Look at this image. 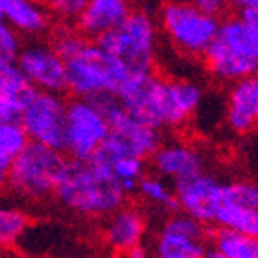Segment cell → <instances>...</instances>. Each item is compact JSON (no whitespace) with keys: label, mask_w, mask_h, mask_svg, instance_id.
<instances>
[{"label":"cell","mask_w":258,"mask_h":258,"mask_svg":"<svg viewBox=\"0 0 258 258\" xmlns=\"http://www.w3.org/2000/svg\"><path fill=\"white\" fill-rule=\"evenodd\" d=\"M54 196L63 207L89 218L113 214L125 201L109 164L94 155L85 161L69 159L64 162Z\"/></svg>","instance_id":"6da1fadb"},{"label":"cell","mask_w":258,"mask_h":258,"mask_svg":"<svg viewBox=\"0 0 258 258\" xmlns=\"http://www.w3.org/2000/svg\"><path fill=\"white\" fill-rule=\"evenodd\" d=\"M203 57L210 74L221 81L254 76L258 69V26L247 24L240 17L220 22Z\"/></svg>","instance_id":"7a4b0ae2"},{"label":"cell","mask_w":258,"mask_h":258,"mask_svg":"<svg viewBox=\"0 0 258 258\" xmlns=\"http://www.w3.org/2000/svg\"><path fill=\"white\" fill-rule=\"evenodd\" d=\"M107 118L109 135L96 153L105 157L131 155L139 159H148L162 142L161 129L135 118L125 111L114 94H102L91 98Z\"/></svg>","instance_id":"3957f363"},{"label":"cell","mask_w":258,"mask_h":258,"mask_svg":"<svg viewBox=\"0 0 258 258\" xmlns=\"http://www.w3.org/2000/svg\"><path fill=\"white\" fill-rule=\"evenodd\" d=\"M67 67V91L76 98H91L114 94L129 70L120 59L103 50L98 43H89L70 59Z\"/></svg>","instance_id":"277c9868"},{"label":"cell","mask_w":258,"mask_h":258,"mask_svg":"<svg viewBox=\"0 0 258 258\" xmlns=\"http://www.w3.org/2000/svg\"><path fill=\"white\" fill-rule=\"evenodd\" d=\"M159 32L157 24L144 11H131L124 22L103 33L98 44L127 67L129 72L153 70Z\"/></svg>","instance_id":"5b68a950"},{"label":"cell","mask_w":258,"mask_h":258,"mask_svg":"<svg viewBox=\"0 0 258 258\" xmlns=\"http://www.w3.org/2000/svg\"><path fill=\"white\" fill-rule=\"evenodd\" d=\"M64 162L63 151L30 142L15 159H11L8 184L28 199L48 198L54 194Z\"/></svg>","instance_id":"8992f818"},{"label":"cell","mask_w":258,"mask_h":258,"mask_svg":"<svg viewBox=\"0 0 258 258\" xmlns=\"http://www.w3.org/2000/svg\"><path fill=\"white\" fill-rule=\"evenodd\" d=\"M161 26L179 52L199 57L214 41L220 19L188 0H170L161 11Z\"/></svg>","instance_id":"52a82bcc"},{"label":"cell","mask_w":258,"mask_h":258,"mask_svg":"<svg viewBox=\"0 0 258 258\" xmlns=\"http://www.w3.org/2000/svg\"><path fill=\"white\" fill-rule=\"evenodd\" d=\"M64 118L67 102L61 94L33 89L22 105L19 122L32 142L64 153Z\"/></svg>","instance_id":"ba28073f"},{"label":"cell","mask_w":258,"mask_h":258,"mask_svg":"<svg viewBox=\"0 0 258 258\" xmlns=\"http://www.w3.org/2000/svg\"><path fill=\"white\" fill-rule=\"evenodd\" d=\"M109 135L105 114L85 98H76L67 103L64 118V151L70 159H91Z\"/></svg>","instance_id":"9c48e42d"},{"label":"cell","mask_w":258,"mask_h":258,"mask_svg":"<svg viewBox=\"0 0 258 258\" xmlns=\"http://www.w3.org/2000/svg\"><path fill=\"white\" fill-rule=\"evenodd\" d=\"M225 183L201 172L194 177L184 179L175 183V199H177L179 210L192 216L203 225L214 223L216 212L225 199Z\"/></svg>","instance_id":"30bf717a"},{"label":"cell","mask_w":258,"mask_h":258,"mask_svg":"<svg viewBox=\"0 0 258 258\" xmlns=\"http://www.w3.org/2000/svg\"><path fill=\"white\" fill-rule=\"evenodd\" d=\"M17 64L33 89L61 94L67 91L64 59L48 44H30L17 54Z\"/></svg>","instance_id":"8fae6325"},{"label":"cell","mask_w":258,"mask_h":258,"mask_svg":"<svg viewBox=\"0 0 258 258\" xmlns=\"http://www.w3.org/2000/svg\"><path fill=\"white\" fill-rule=\"evenodd\" d=\"M203 100V91L190 80H166L162 78L159 102H157V125L181 127L194 116Z\"/></svg>","instance_id":"7c38bea8"},{"label":"cell","mask_w":258,"mask_h":258,"mask_svg":"<svg viewBox=\"0 0 258 258\" xmlns=\"http://www.w3.org/2000/svg\"><path fill=\"white\" fill-rule=\"evenodd\" d=\"M150 159L159 177L173 183L205 172L203 153L184 142H161Z\"/></svg>","instance_id":"4fadbf2b"},{"label":"cell","mask_w":258,"mask_h":258,"mask_svg":"<svg viewBox=\"0 0 258 258\" xmlns=\"http://www.w3.org/2000/svg\"><path fill=\"white\" fill-rule=\"evenodd\" d=\"M131 11V0H87L76 21L83 37L98 41L103 33L124 22Z\"/></svg>","instance_id":"5bb4252c"},{"label":"cell","mask_w":258,"mask_h":258,"mask_svg":"<svg viewBox=\"0 0 258 258\" xmlns=\"http://www.w3.org/2000/svg\"><path fill=\"white\" fill-rule=\"evenodd\" d=\"M227 122L238 135L254 131L258 124V80L256 76L232 81L229 102H227Z\"/></svg>","instance_id":"9a60e30c"},{"label":"cell","mask_w":258,"mask_h":258,"mask_svg":"<svg viewBox=\"0 0 258 258\" xmlns=\"http://www.w3.org/2000/svg\"><path fill=\"white\" fill-rule=\"evenodd\" d=\"M107 225L103 229V238L116 253H125L127 249L142 243L146 234V218L137 207H120L109 214Z\"/></svg>","instance_id":"2e32d148"},{"label":"cell","mask_w":258,"mask_h":258,"mask_svg":"<svg viewBox=\"0 0 258 258\" xmlns=\"http://www.w3.org/2000/svg\"><path fill=\"white\" fill-rule=\"evenodd\" d=\"M0 15L15 32L35 35L48 26V11L37 0H0Z\"/></svg>","instance_id":"e0dca14e"},{"label":"cell","mask_w":258,"mask_h":258,"mask_svg":"<svg viewBox=\"0 0 258 258\" xmlns=\"http://www.w3.org/2000/svg\"><path fill=\"white\" fill-rule=\"evenodd\" d=\"M214 225L258 236V209L238 201H223L216 212Z\"/></svg>","instance_id":"ac0fdd59"},{"label":"cell","mask_w":258,"mask_h":258,"mask_svg":"<svg viewBox=\"0 0 258 258\" xmlns=\"http://www.w3.org/2000/svg\"><path fill=\"white\" fill-rule=\"evenodd\" d=\"M205 251V242L183 236L166 227H162L155 242L157 258H203Z\"/></svg>","instance_id":"d6986e66"},{"label":"cell","mask_w":258,"mask_h":258,"mask_svg":"<svg viewBox=\"0 0 258 258\" xmlns=\"http://www.w3.org/2000/svg\"><path fill=\"white\" fill-rule=\"evenodd\" d=\"M212 247L227 258H258V236L218 227L212 236Z\"/></svg>","instance_id":"ffe728a7"},{"label":"cell","mask_w":258,"mask_h":258,"mask_svg":"<svg viewBox=\"0 0 258 258\" xmlns=\"http://www.w3.org/2000/svg\"><path fill=\"white\" fill-rule=\"evenodd\" d=\"M94 157H98L100 161H103L105 164H109L111 173L114 175V179L118 181L120 188L124 190L125 196L137 192V184L146 173V161L139 159V157L131 155H118V157H105L100 153H94Z\"/></svg>","instance_id":"44dd1931"},{"label":"cell","mask_w":258,"mask_h":258,"mask_svg":"<svg viewBox=\"0 0 258 258\" xmlns=\"http://www.w3.org/2000/svg\"><path fill=\"white\" fill-rule=\"evenodd\" d=\"M137 192H140V196L150 201L153 205H159L168 212H177L179 205L175 199L172 186L166 183V179L162 177H153V175H144L137 184Z\"/></svg>","instance_id":"7402d4cb"},{"label":"cell","mask_w":258,"mask_h":258,"mask_svg":"<svg viewBox=\"0 0 258 258\" xmlns=\"http://www.w3.org/2000/svg\"><path fill=\"white\" fill-rule=\"evenodd\" d=\"M30 220L28 214L19 209H0V247H11L15 245L26 232Z\"/></svg>","instance_id":"603a6c76"},{"label":"cell","mask_w":258,"mask_h":258,"mask_svg":"<svg viewBox=\"0 0 258 258\" xmlns=\"http://www.w3.org/2000/svg\"><path fill=\"white\" fill-rule=\"evenodd\" d=\"M30 142L32 140L19 120L0 122V153H4L10 159H15Z\"/></svg>","instance_id":"cb8c5ba5"},{"label":"cell","mask_w":258,"mask_h":258,"mask_svg":"<svg viewBox=\"0 0 258 258\" xmlns=\"http://www.w3.org/2000/svg\"><path fill=\"white\" fill-rule=\"evenodd\" d=\"M164 227L173 232L183 234V236L194 238V240H201V242H205V238H207V225H203L201 221H198L196 218H192V216H188V214H184V212L173 214L172 218L164 223Z\"/></svg>","instance_id":"d4e9b609"},{"label":"cell","mask_w":258,"mask_h":258,"mask_svg":"<svg viewBox=\"0 0 258 258\" xmlns=\"http://www.w3.org/2000/svg\"><path fill=\"white\" fill-rule=\"evenodd\" d=\"M87 41H89V39H85L81 33L70 32V30H61V32L55 33L52 48L67 61V59H70V57H74V55L85 46Z\"/></svg>","instance_id":"484cf974"},{"label":"cell","mask_w":258,"mask_h":258,"mask_svg":"<svg viewBox=\"0 0 258 258\" xmlns=\"http://www.w3.org/2000/svg\"><path fill=\"white\" fill-rule=\"evenodd\" d=\"M225 199L223 201H238L258 209V186L251 181H232L225 183Z\"/></svg>","instance_id":"4316f807"},{"label":"cell","mask_w":258,"mask_h":258,"mask_svg":"<svg viewBox=\"0 0 258 258\" xmlns=\"http://www.w3.org/2000/svg\"><path fill=\"white\" fill-rule=\"evenodd\" d=\"M21 52V37L19 32L0 19V57L17 59V54Z\"/></svg>","instance_id":"83f0119b"},{"label":"cell","mask_w":258,"mask_h":258,"mask_svg":"<svg viewBox=\"0 0 258 258\" xmlns=\"http://www.w3.org/2000/svg\"><path fill=\"white\" fill-rule=\"evenodd\" d=\"M46 10L52 11L54 15L67 19V21H74L85 8L87 0H44Z\"/></svg>","instance_id":"f1b7e54d"},{"label":"cell","mask_w":258,"mask_h":258,"mask_svg":"<svg viewBox=\"0 0 258 258\" xmlns=\"http://www.w3.org/2000/svg\"><path fill=\"white\" fill-rule=\"evenodd\" d=\"M196 8H199L205 13H210L214 17H220L227 8V2L229 0H190Z\"/></svg>","instance_id":"f546056e"},{"label":"cell","mask_w":258,"mask_h":258,"mask_svg":"<svg viewBox=\"0 0 258 258\" xmlns=\"http://www.w3.org/2000/svg\"><path fill=\"white\" fill-rule=\"evenodd\" d=\"M10 170H11V159L0 153V190H4L10 181Z\"/></svg>","instance_id":"4dcf8cb0"},{"label":"cell","mask_w":258,"mask_h":258,"mask_svg":"<svg viewBox=\"0 0 258 258\" xmlns=\"http://www.w3.org/2000/svg\"><path fill=\"white\" fill-rule=\"evenodd\" d=\"M124 254V258H150V253H148V249L142 245V243H139V245H135V247L127 249Z\"/></svg>","instance_id":"1f68e13d"},{"label":"cell","mask_w":258,"mask_h":258,"mask_svg":"<svg viewBox=\"0 0 258 258\" xmlns=\"http://www.w3.org/2000/svg\"><path fill=\"white\" fill-rule=\"evenodd\" d=\"M232 4L240 8V10H245V8H258V0H231Z\"/></svg>","instance_id":"d6a6232c"},{"label":"cell","mask_w":258,"mask_h":258,"mask_svg":"<svg viewBox=\"0 0 258 258\" xmlns=\"http://www.w3.org/2000/svg\"><path fill=\"white\" fill-rule=\"evenodd\" d=\"M203 258H227V256H223V254L218 253V251L212 247V249H207V251H205V256Z\"/></svg>","instance_id":"836d02e7"},{"label":"cell","mask_w":258,"mask_h":258,"mask_svg":"<svg viewBox=\"0 0 258 258\" xmlns=\"http://www.w3.org/2000/svg\"><path fill=\"white\" fill-rule=\"evenodd\" d=\"M0 19H2V15H0Z\"/></svg>","instance_id":"e575fe53"}]
</instances>
